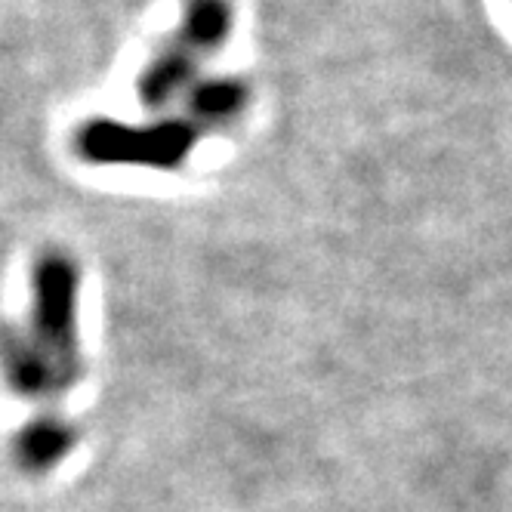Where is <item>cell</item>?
<instances>
[{"label": "cell", "instance_id": "obj_1", "mask_svg": "<svg viewBox=\"0 0 512 512\" xmlns=\"http://www.w3.org/2000/svg\"><path fill=\"white\" fill-rule=\"evenodd\" d=\"M78 294L81 275L68 253L50 250L38 256L31 269V312L22 327L59 377L62 392H68L84 374Z\"/></svg>", "mask_w": 512, "mask_h": 512}, {"label": "cell", "instance_id": "obj_2", "mask_svg": "<svg viewBox=\"0 0 512 512\" xmlns=\"http://www.w3.org/2000/svg\"><path fill=\"white\" fill-rule=\"evenodd\" d=\"M201 127L186 115H167L149 124L90 118L75 130V155L99 167L179 170L195 152Z\"/></svg>", "mask_w": 512, "mask_h": 512}, {"label": "cell", "instance_id": "obj_3", "mask_svg": "<svg viewBox=\"0 0 512 512\" xmlns=\"http://www.w3.org/2000/svg\"><path fill=\"white\" fill-rule=\"evenodd\" d=\"M198 53L182 44L176 34L139 71L136 93L139 102L152 112H161L173 99L186 96L198 84Z\"/></svg>", "mask_w": 512, "mask_h": 512}, {"label": "cell", "instance_id": "obj_4", "mask_svg": "<svg viewBox=\"0 0 512 512\" xmlns=\"http://www.w3.org/2000/svg\"><path fill=\"white\" fill-rule=\"evenodd\" d=\"M0 374L13 392L25 398L62 395L59 377L19 324H0Z\"/></svg>", "mask_w": 512, "mask_h": 512}, {"label": "cell", "instance_id": "obj_5", "mask_svg": "<svg viewBox=\"0 0 512 512\" xmlns=\"http://www.w3.org/2000/svg\"><path fill=\"white\" fill-rule=\"evenodd\" d=\"M250 105V87L241 78H198V84L186 93V108L201 130L204 127H226L238 121Z\"/></svg>", "mask_w": 512, "mask_h": 512}, {"label": "cell", "instance_id": "obj_6", "mask_svg": "<svg viewBox=\"0 0 512 512\" xmlns=\"http://www.w3.org/2000/svg\"><path fill=\"white\" fill-rule=\"evenodd\" d=\"M232 28H235L232 0H186L176 38L198 56H207L216 53L219 47H226V41L232 38Z\"/></svg>", "mask_w": 512, "mask_h": 512}, {"label": "cell", "instance_id": "obj_7", "mask_svg": "<svg viewBox=\"0 0 512 512\" xmlns=\"http://www.w3.org/2000/svg\"><path fill=\"white\" fill-rule=\"evenodd\" d=\"M78 435L65 420L59 417H38L22 426L16 438V451L25 469L31 472H47L53 469L71 448H75Z\"/></svg>", "mask_w": 512, "mask_h": 512}]
</instances>
